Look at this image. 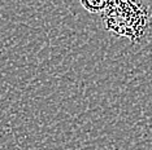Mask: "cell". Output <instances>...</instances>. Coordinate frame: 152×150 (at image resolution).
I'll return each instance as SVG.
<instances>
[{
    "label": "cell",
    "mask_w": 152,
    "mask_h": 150,
    "mask_svg": "<svg viewBox=\"0 0 152 150\" xmlns=\"http://www.w3.org/2000/svg\"><path fill=\"white\" fill-rule=\"evenodd\" d=\"M109 32L124 36L131 43H140L152 27V4L144 1H109L102 13Z\"/></svg>",
    "instance_id": "obj_1"
},
{
    "label": "cell",
    "mask_w": 152,
    "mask_h": 150,
    "mask_svg": "<svg viewBox=\"0 0 152 150\" xmlns=\"http://www.w3.org/2000/svg\"><path fill=\"white\" fill-rule=\"evenodd\" d=\"M81 5L90 13L102 14V13L108 8L109 0H82Z\"/></svg>",
    "instance_id": "obj_2"
}]
</instances>
